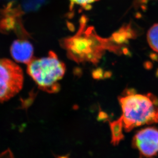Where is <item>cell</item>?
<instances>
[{
	"label": "cell",
	"mask_w": 158,
	"mask_h": 158,
	"mask_svg": "<svg viewBox=\"0 0 158 158\" xmlns=\"http://www.w3.org/2000/svg\"><path fill=\"white\" fill-rule=\"evenodd\" d=\"M85 27L83 20L78 33L63 41L62 46L70 59L78 63L91 62L95 64L99 62L106 50L118 53L112 38H101L93 28L88 27L85 31Z\"/></svg>",
	"instance_id": "1"
},
{
	"label": "cell",
	"mask_w": 158,
	"mask_h": 158,
	"mask_svg": "<svg viewBox=\"0 0 158 158\" xmlns=\"http://www.w3.org/2000/svg\"><path fill=\"white\" fill-rule=\"evenodd\" d=\"M147 37L150 47L158 52V24L154 25L149 29Z\"/></svg>",
	"instance_id": "8"
},
{
	"label": "cell",
	"mask_w": 158,
	"mask_h": 158,
	"mask_svg": "<svg viewBox=\"0 0 158 158\" xmlns=\"http://www.w3.org/2000/svg\"><path fill=\"white\" fill-rule=\"evenodd\" d=\"M110 128L112 134V143L114 145L118 144L121 140L124 138L122 131L123 123L121 118L110 123Z\"/></svg>",
	"instance_id": "7"
},
{
	"label": "cell",
	"mask_w": 158,
	"mask_h": 158,
	"mask_svg": "<svg viewBox=\"0 0 158 158\" xmlns=\"http://www.w3.org/2000/svg\"><path fill=\"white\" fill-rule=\"evenodd\" d=\"M132 145L138 149L140 157H155L158 153V129L148 127L139 131L133 138Z\"/></svg>",
	"instance_id": "5"
},
{
	"label": "cell",
	"mask_w": 158,
	"mask_h": 158,
	"mask_svg": "<svg viewBox=\"0 0 158 158\" xmlns=\"http://www.w3.org/2000/svg\"><path fill=\"white\" fill-rule=\"evenodd\" d=\"M66 66L56 54L49 52L48 56L42 58H34L27 64V71L39 88L49 93L58 92L61 80L65 73Z\"/></svg>",
	"instance_id": "3"
},
{
	"label": "cell",
	"mask_w": 158,
	"mask_h": 158,
	"mask_svg": "<svg viewBox=\"0 0 158 158\" xmlns=\"http://www.w3.org/2000/svg\"><path fill=\"white\" fill-rule=\"evenodd\" d=\"M23 73L19 66L7 59H0V102L8 100L22 89Z\"/></svg>",
	"instance_id": "4"
},
{
	"label": "cell",
	"mask_w": 158,
	"mask_h": 158,
	"mask_svg": "<svg viewBox=\"0 0 158 158\" xmlns=\"http://www.w3.org/2000/svg\"><path fill=\"white\" fill-rule=\"evenodd\" d=\"M123 128L129 132L135 127L158 123V100L152 94H127L120 97Z\"/></svg>",
	"instance_id": "2"
},
{
	"label": "cell",
	"mask_w": 158,
	"mask_h": 158,
	"mask_svg": "<svg viewBox=\"0 0 158 158\" xmlns=\"http://www.w3.org/2000/svg\"><path fill=\"white\" fill-rule=\"evenodd\" d=\"M0 158H15V157L12 151L10 149H7L0 153Z\"/></svg>",
	"instance_id": "10"
},
{
	"label": "cell",
	"mask_w": 158,
	"mask_h": 158,
	"mask_svg": "<svg viewBox=\"0 0 158 158\" xmlns=\"http://www.w3.org/2000/svg\"><path fill=\"white\" fill-rule=\"evenodd\" d=\"M10 53L17 62L27 64L34 58V48L26 40H17L11 46Z\"/></svg>",
	"instance_id": "6"
},
{
	"label": "cell",
	"mask_w": 158,
	"mask_h": 158,
	"mask_svg": "<svg viewBox=\"0 0 158 158\" xmlns=\"http://www.w3.org/2000/svg\"><path fill=\"white\" fill-rule=\"evenodd\" d=\"M71 3V5H77L87 9L88 7H90V5L96 2L99 0H69Z\"/></svg>",
	"instance_id": "9"
}]
</instances>
